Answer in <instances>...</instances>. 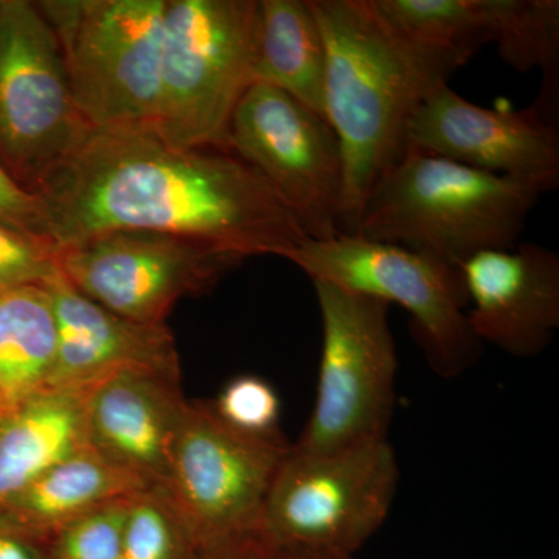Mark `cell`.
<instances>
[{
	"label": "cell",
	"mask_w": 559,
	"mask_h": 559,
	"mask_svg": "<svg viewBox=\"0 0 559 559\" xmlns=\"http://www.w3.org/2000/svg\"><path fill=\"white\" fill-rule=\"evenodd\" d=\"M167 2H36L57 36L76 108L92 130L153 128Z\"/></svg>",
	"instance_id": "obj_5"
},
{
	"label": "cell",
	"mask_w": 559,
	"mask_h": 559,
	"mask_svg": "<svg viewBox=\"0 0 559 559\" xmlns=\"http://www.w3.org/2000/svg\"><path fill=\"white\" fill-rule=\"evenodd\" d=\"M325 44V119L344 159L341 234H355L382 176L407 153V130L450 76L401 36L373 0H311Z\"/></svg>",
	"instance_id": "obj_2"
},
{
	"label": "cell",
	"mask_w": 559,
	"mask_h": 559,
	"mask_svg": "<svg viewBox=\"0 0 559 559\" xmlns=\"http://www.w3.org/2000/svg\"><path fill=\"white\" fill-rule=\"evenodd\" d=\"M36 2L0 0V160L35 193L90 134Z\"/></svg>",
	"instance_id": "obj_9"
},
{
	"label": "cell",
	"mask_w": 559,
	"mask_h": 559,
	"mask_svg": "<svg viewBox=\"0 0 559 559\" xmlns=\"http://www.w3.org/2000/svg\"><path fill=\"white\" fill-rule=\"evenodd\" d=\"M179 380L164 371L128 369L83 389L90 447L153 487H164L187 404Z\"/></svg>",
	"instance_id": "obj_15"
},
{
	"label": "cell",
	"mask_w": 559,
	"mask_h": 559,
	"mask_svg": "<svg viewBox=\"0 0 559 559\" xmlns=\"http://www.w3.org/2000/svg\"><path fill=\"white\" fill-rule=\"evenodd\" d=\"M230 428L255 437L282 436L278 430L282 403L278 393L263 378L245 374L227 382L212 404Z\"/></svg>",
	"instance_id": "obj_25"
},
{
	"label": "cell",
	"mask_w": 559,
	"mask_h": 559,
	"mask_svg": "<svg viewBox=\"0 0 559 559\" xmlns=\"http://www.w3.org/2000/svg\"><path fill=\"white\" fill-rule=\"evenodd\" d=\"M60 274L53 242L0 223V289L46 285Z\"/></svg>",
	"instance_id": "obj_26"
},
{
	"label": "cell",
	"mask_w": 559,
	"mask_h": 559,
	"mask_svg": "<svg viewBox=\"0 0 559 559\" xmlns=\"http://www.w3.org/2000/svg\"><path fill=\"white\" fill-rule=\"evenodd\" d=\"M57 352V316L46 286L0 289V393L14 411L49 392Z\"/></svg>",
	"instance_id": "obj_20"
},
{
	"label": "cell",
	"mask_w": 559,
	"mask_h": 559,
	"mask_svg": "<svg viewBox=\"0 0 559 559\" xmlns=\"http://www.w3.org/2000/svg\"><path fill=\"white\" fill-rule=\"evenodd\" d=\"M399 479L389 439L322 452L290 444L264 502L259 532L285 554L355 557L388 520Z\"/></svg>",
	"instance_id": "obj_6"
},
{
	"label": "cell",
	"mask_w": 559,
	"mask_h": 559,
	"mask_svg": "<svg viewBox=\"0 0 559 559\" xmlns=\"http://www.w3.org/2000/svg\"><path fill=\"white\" fill-rule=\"evenodd\" d=\"M13 412L14 409L10 406L9 401L3 399L2 393H0V423H2L3 419L9 418Z\"/></svg>",
	"instance_id": "obj_31"
},
{
	"label": "cell",
	"mask_w": 559,
	"mask_h": 559,
	"mask_svg": "<svg viewBox=\"0 0 559 559\" xmlns=\"http://www.w3.org/2000/svg\"><path fill=\"white\" fill-rule=\"evenodd\" d=\"M153 488L87 447L33 481L0 511V525L46 543L83 514Z\"/></svg>",
	"instance_id": "obj_17"
},
{
	"label": "cell",
	"mask_w": 559,
	"mask_h": 559,
	"mask_svg": "<svg viewBox=\"0 0 559 559\" xmlns=\"http://www.w3.org/2000/svg\"><path fill=\"white\" fill-rule=\"evenodd\" d=\"M227 148L266 180L307 238L341 234L344 159L325 117L255 83L234 110Z\"/></svg>",
	"instance_id": "obj_11"
},
{
	"label": "cell",
	"mask_w": 559,
	"mask_h": 559,
	"mask_svg": "<svg viewBox=\"0 0 559 559\" xmlns=\"http://www.w3.org/2000/svg\"><path fill=\"white\" fill-rule=\"evenodd\" d=\"M290 450L282 436L230 428L212 404L187 401L164 485L198 547L259 530L264 502Z\"/></svg>",
	"instance_id": "obj_10"
},
{
	"label": "cell",
	"mask_w": 559,
	"mask_h": 559,
	"mask_svg": "<svg viewBox=\"0 0 559 559\" xmlns=\"http://www.w3.org/2000/svg\"><path fill=\"white\" fill-rule=\"evenodd\" d=\"M325 69L311 0H259L253 84L277 87L325 117Z\"/></svg>",
	"instance_id": "obj_19"
},
{
	"label": "cell",
	"mask_w": 559,
	"mask_h": 559,
	"mask_svg": "<svg viewBox=\"0 0 559 559\" xmlns=\"http://www.w3.org/2000/svg\"><path fill=\"white\" fill-rule=\"evenodd\" d=\"M58 325L50 390H83L116 371L157 370L179 374L175 337L165 323L120 318L79 293L60 274L47 282Z\"/></svg>",
	"instance_id": "obj_16"
},
{
	"label": "cell",
	"mask_w": 559,
	"mask_h": 559,
	"mask_svg": "<svg viewBox=\"0 0 559 559\" xmlns=\"http://www.w3.org/2000/svg\"><path fill=\"white\" fill-rule=\"evenodd\" d=\"M547 191L407 150L371 190L355 234L460 267L484 250L514 248Z\"/></svg>",
	"instance_id": "obj_3"
},
{
	"label": "cell",
	"mask_w": 559,
	"mask_h": 559,
	"mask_svg": "<svg viewBox=\"0 0 559 559\" xmlns=\"http://www.w3.org/2000/svg\"><path fill=\"white\" fill-rule=\"evenodd\" d=\"M0 559H50L46 546L0 525Z\"/></svg>",
	"instance_id": "obj_29"
},
{
	"label": "cell",
	"mask_w": 559,
	"mask_h": 559,
	"mask_svg": "<svg viewBox=\"0 0 559 559\" xmlns=\"http://www.w3.org/2000/svg\"><path fill=\"white\" fill-rule=\"evenodd\" d=\"M200 551L164 488L132 496L121 536V559H197Z\"/></svg>",
	"instance_id": "obj_23"
},
{
	"label": "cell",
	"mask_w": 559,
	"mask_h": 559,
	"mask_svg": "<svg viewBox=\"0 0 559 559\" xmlns=\"http://www.w3.org/2000/svg\"><path fill=\"white\" fill-rule=\"evenodd\" d=\"M283 259L311 280L349 293L400 305L429 367L455 378L474 366L481 342L466 318L465 283L459 267L403 246L340 234L326 241L304 240Z\"/></svg>",
	"instance_id": "obj_7"
},
{
	"label": "cell",
	"mask_w": 559,
	"mask_h": 559,
	"mask_svg": "<svg viewBox=\"0 0 559 559\" xmlns=\"http://www.w3.org/2000/svg\"><path fill=\"white\" fill-rule=\"evenodd\" d=\"M241 257L207 242L146 230H110L58 249L61 274L120 318L162 325L183 297L215 288Z\"/></svg>",
	"instance_id": "obj_12"
},
{
	"label": "cell",
	"mask_w": 559,
	"mask_h": 559,
	"mask_svg": "<svg viewBox=\"0 0 559 559\" xmlns=\"http://www.w3.org/2000/svg\"><path fill=\"white\" fill-rule=\"evenodd\" d=\"M257 13L259 0H168L153 130L171 148L229 150L231 116L253 84Z\"/></svg>",
	"instance_id": "obj_4"
},
{
	"label": "cell",
	"mask_w": 559,
	"mask_h": 559,
	"mask_svg": "<svg viewBox=\"0 0 559 559\" xmlns=\"http://www.w3.org/2000/svg\"><path fill=\"white\" fill-rule=\"evenodd\" d=\"M0 223L33 237L51 241L49 223L38 194L24 189L7 170L2 160H0Z\"/></svg>",
	"instance_id": "obj_27"
},
{
	"label": "cell",
	"mask_w": 559,
	"mask_h": 559,
	"mask_svg": "<svg viewBox=\"0 0 559 559\" xmlns=\"http://www.w3.org/2000/svg\"><path fill=\"white\" fill-rule=\"evenodd\" d=\"M492 43L499 57L518 72L538 69L551 92L558 86V0H495Z\"/></svg>",
	"instance_id": "obj_22"
},
{
	"label": "cell",
	"mask_w": 559,
	"mask_h": 559,
	"mask_svg": "<svg viewBox=\"0 0 559 559\" xmlns=\"http://www.w3.org/2000/svg\"><path fill=\"white\" fill-rule=\"evenodd\" d=\"M131 498L83 514L44 543L50 559H121V536Z\"/></svg>",
	"instance_id": "obj_24"
},
{
	"label": "cell",
	"mask_w": 559,
	"mask_h": 559,
	"mask_svg": "<svg viewBox=\"0 0 559 559\" xmlns=\"http://www.w3.org/2000/svg\"><path fill=\"white\" fill-rule=\"evenodd\" d=\"M407 150L421 151L506 178L559 182V139L538 105L488 109L460 97L450 84L430 92L407 130Z\"/></svg>",
	"instance_id": "obj_13"
},
{
	"label": "cell",
	"mask_w": 559,
	"mask_h": 559,
	"mask_svg": "<svg viewBox=\"0 0 559 559\" xmlns=\"http://www.w3.org/2000/svg\"><path fill=\"white\" fill-rule=\"evenodd\" d=\"M87 447L83 390H50L22 404L0 423V511Z\"/></svg>",
	"instance_id": "obj_18"
},
{
	"label": "cell",
	"mask_w": 559,
	"mask_h": 559,
	"mask_svg": "<svg viewBox=\"0 0 559 559\" xmlns=\"http://www.w3.org/2000/svg\"><path fill=\"white\" fill-rule=\"evenodd\" d=\"M58 249L110 230H146L248 257L307 240L259 173L229 150H176L153 128L91 130L38 190Z\"/></svg>",
	"instance_id": "obj_1"
},
{
	"label": "cell",
	"mask_w": 559,
	"mask_h": 559,
	"mask_svg": "<svg viewBox=\"0 0 559 559\" xmlns=\"http://www.w3.org/2000/svg\"><path fill=\"white\" fill-rule=\"evenodd\" d=\"M474 336L516 358L544 352L559 329V255L535 242L476 253L459 267Z\"/></svg>",
	"instance_id": "obj_14"
},
{
	"label": "cell",
	"mask_w": 559,
	"mask_h": 559,
	"mask_svg": "<svg viewBox=\"0 0 559 559\" xmlns=\"http://www.w3.org/2000/svg\"><path fill=\"white\" fill-rule=\"evenodd\" d=\"M385 21L448 76L492 43L495 0H373Z\"/></svg>",
	"instance_id": "obj_21"
},
{
	"label": "cell",
	"mask_w": 559,
	"mask_h": 559,
	"mask_svg": "<svg viewBox=\"0 0 559 559\" xmlns=\"http://www.w3.org/2000/svg\"><path fill=\"white\" fill-rule=\"evenodd\" d=\"M288 559H355L349 555L337 554H316V551H294V554H286Z\"/></svg>",
	"instance_id": "obj_30"
},
{
	"label": "cell",
	"mask_w": 559,
	"mask_h": 559,
	"mask_svg": "<svg viewBox=\"0 0 559 559\" xmlns=\"http://www.w3.org/2000/svg\"><path fill=\"white\" fill-rule=\"evenodd\" d=\"M197 559H288L259 530L204 547Z\"/></svg>",
	"instance_id": "obj_28"
},
{
	"label": "cell",
	"mask_w": 559,
	"mask_h": 559,
	"mask_svg": "<svg viewBox=\"0 0 559 559\" xmlns=\"http://www.w3.org/2000/svg\"><path fill=\"white\" fill-rule=\"evenodd\" d=\"M322 319L318 392L294 450L322 452L388 440L399 359L389 305L311 280Z\"/></svg>",
	"instance_id": "obj_8"
}]
</instances>
